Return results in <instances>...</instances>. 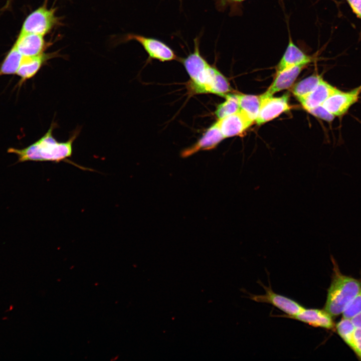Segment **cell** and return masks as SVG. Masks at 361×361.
<instances>
[{
    "mask_svg": "<svg viewBox=\"0 0 361 361\" xmlns=\"http://www.w3.org/2000/svg\"><path fill=\"white\" fill-rule=\"evenodd\" d=\"M194 44L193 52L183 61L190 78V92L193 94L211 93L225 97L232 90L227 79L202 57L198 38L194 40Z\"/></svg>",
    "mask_w": 361,
    "mask_h": 361,
    "instance_id": "1",
    "label": "cell"
},
{
    "mask_svg": "<svg viewBox=\"0 0 361 361\" xmlns=\"http://www.w3.org/2000/svg\"><path fill=\"white\" fill-rule=\"evenodd\" d=\"M54 124L51 125L47 132L39 140L27 147L18 149L13 147L8 149L9 153L18 156V162L28 161L67 162L83 170H90L70 161L73 153V142L77 136V132L66 141L59 142L53 135Z\"/></svg>",
    "mask_w": 361,
    "mask_h": 361,
    "instance_id": "2",
    "label": "cell"
},
{
    "mask_svg": "<svg viewBox=\"0 0 361 361\" xmlns=\"http://www.w3.org/2000/svg\"><path fill=\"white\" fill-rule=\"evenodd\" d=\"M360 288L361 284L358 280L342 274L334 263L324 309L332 317L342 314Z\"/></svg>",
    "mask_w": 361,
    "mask_h": 361,
    "instance_id": "3",
    "label": "cell"
},
{
    "mask_svg": "<svg viewBox=\"0 0 361 361\" xmlns=\"http://www.w3.org/2000/svg\"><path fill=\"white\" fill-rule=\"evenodd\" d=\"M55 10L43 5L33 11L26 18L20 34L33 33L44 36L49 33L58 22Z\"/></svg>",
    "mask_w": 361,
    "mask_h": 361,
    "instance_id": "4",
    "label": "cell"
},
{
    "mask_svg": "<svg viewBox=\"0 0 361 361\" xmlns=\"http://www.w3.org/2000/svg\"><path fill=\"white\" fill-rule=\"evenodd\" d=\"M261 285L266 293L264 295H251L249 296L250 299L257 302L271 304L287 314L281 316L288 318L296 315L303 309L304 307L295 301L275 293L271 287H266L262 284Z\"/></svg>",
    "mask_w": 361,
    "mask_h": 361,
    "instance_id": "5",
    "label": "cell"
},
{
    "mask_svg": "<svg viewBox=\"0 0 361 361\" xmlns=\"http://www.w3.org/2000/svg\"><path fill=\"white\" fill-rule=\"evenodd\" d=\"M361 94V85L347 92L339 90L330 95L321 105L335 116L345 114L355 103Z\"/></svg>",
    "mask_w": 361,
    "mask_h": 361,
    "instance_id": "6",
    "label": "cell"
},
{
    "mask_svg": "<svg viewBox=\"0 0 361 361\" xmlns=\"http://www.w3.org/2000/svg\"><path fill=\"white\" fill-rule=\"evenodd\" d=\"M262 101L260 111L255 122L261 125L278 117L282 113L289 110V96L284 94L281 97L272 96L265 97L261 95Z\"/></svg>",
    "mask_w": 361,
    "mask_h": 361,
    "instance_id": "7",
    "label": "cell"
},
{
    "mask_svg": "<svg viewBox=\"0 0 361 361\" xmlns=\"http://www.w3.org/2000/svg\"><path fill=\"white\" fill-rule=\"evenodd\" d=\"M128 40L138 42L143 47L149 58L161 62L170 61L177 59L174 52L162 41L141 35L131 34Z\"/></svg>",
    "mask_w": 361,
    "mask_h": 361,
    "instance_id": "8",
    "label": "cell"
},
{
    "mask_svg": "<svg viewBox=\"0 0 361 361\" xmlns=\"http://www.w3.org/2000/svg\"><path fill=\"white\" fill-rule=\"evenodd\" d=\"M253 122L240 109L235 113L219 119L217 123L226 138L241 134Z\"/></svg>",
    "mask_w": 361,
    "mask_h": 361,
    "instance_id": "9",
    "label": "cell"
},
{
    "mask_svg": "<svg viewBox=\"0 0 361 361\" xmlns=\"http://www.w3.org/2000/svg\"><path fill=\"white\" fill-rule=\"evenodd\" d=\"M224 138L216 122L207 129L203 136L195 144L184 149L181 152V156L186 158L199 151L213 149L216 148Z\"/></svg>",
    "mask_w": 361,
    "mask_h": 361,
    "instance_id": "10",
    "label": "cell"
},
{
    "mask_svg": "<svg viewBox=\"0 0 361 361\" xmlns=\"http://www.w3.org/2000/svg\"><path fill=\"white\" fill-rule=\"evenodd\" d=\"M14 45L23 56L32 57L42 54L46 44L43 35L26 33L19 34Z\"/></svg>",
    "mask_w": 361,
    "mask_h": 361,
    "instance_id": "11",
    "label": "cell"
},
{
    "mask_svg": "<svg viewBox=\"0 0 361 361\" xmlns=\"http://www.w3.org/2000/svg\"><path fill=\"white\" fill-rule=\"evenodd\" d=\"M289 318L327 329H333L335 327L332 316L324 309L304 308L297 314Z\"/></svg>",
    "mask_w": 361,
    "mask_h": 361,
    "instance_id": "12",
    "label": "cell"
},
{
    "mask_svg": "<svg viewBox=\"0 0 361 361\" xmlns=\"http://www.w3.org/2000/svg\"><path fill=\"white\" fill-rule=\"evenodd\" d=\"M304 67V65L294 66L276 72L273 83L262 95L265 97L271 96L276 92L291 87Z\"/></svg>",
    "mask_w": 361,
    "mask_h": 361,
    "instance_id": "13",
    "label": "cell"
},
{
    "mask_svg": "<svg viewBox=\"0 0 361 361\" xmlns=\"http://www.w3.org/2000/svg\"><path fill=\"white\" fill-rule=\"evenodd\" d=\"M312 60L311 57L303 52L289 37L286 49L276 67V72L294 66H305Z\"/></svg>",
    "mask_w": 361,
    "mask_h": 361,
    "instance_id": "14",
    "label": "cell"
},
{
    "mask_svg": "<svg viewBox=\"0 0 361 361\" xmlns=\"http://www.w3.org/2000/svg\"><path fill=\"white\" fill-rule=\"evenodd\" d=\"M53 54L43 53L35 56L24 57L16 73L20 78L19 85L20 86L26 80L33 78L40 70L42 66L49 59L53 58Z\"/></svg>",
    "mask_w": 361,
    "mask_h": 361,
    "instance_id": "15",
    "label": "cell"
},
{
    "mask_svg": "<svg viewBox=\"0 0 361 361\" xmlns=\"http://www.w3.org/2000/svg\"><path fill=\"white\" fill-rule=\"evenodd\" d=\"M339 90L322 78L314 90L299 101L304 108L308 111L321 105L330 95Z\"/></svg>",
    "mask_w": 361,
    "mask_h": 361,
    "instance_id": "16",
    "label": "cell"
},
{
    "mask_svg": "<svg viewBox=\"0 0 361 361\" xmlns=\"http://www.w3.org/2000/svg\"><path fill=\"white\" fill-rule=\"evenodd\" d=\"M240 109L246 113L253 121H255L261 107V96L238 94Z\"/></svg>",
    "mask_w": 361,
    "mask_h": 361,
    "instance_id": "17",
    "label": "cell"
},
{
    "mask_svg": "<svg viewBox=\"0 0 361 361\" xmlns=\"http://www.w3.org/2000/svg\"><path fill=\"white\" fill-rule=\"evenodd\" d=\"M23 56L14 44L0 66V76L14 75L20 66Z\"/></svg>",
    "mask_w": 361,
    "mask_h": 361,
    "instance_id": "18",
    "label": "cell"
},
{
    "mask_svg": "<svg viewBox=\"0 0 361 361\" xmlns=\"http://www.w3.org/2000/svg\"><path fill=\"white\" fill-rule=\"evenodd\" d=\"M321 79L318 75H313L302 80L293 86V94L300 100L314 90Z\"/></svg>",
    "mask_w": 361,
    "mask_h": 361,
    "instance_id": "19",
    "label": "cell"
},
{
    "mask_svg": "<svg viewBox=\"0 0 361 361\" xmlns=\"http://www.w3.org/2000/svg\"><path fill=\"white\" fill-rule=\"evenodd\" d=\"M225 101L219 104L215 114L218 119L235 113L240 110L238 95L229 93L225 97Z\"/></svg>",
    "mask_w": 361,
    "mask_h": 361,
    "instance_id": "20",
    "label": "cell"
},
{
    "mask_svg": "<svg viewBox=\"0 0 361 361\" xmlns=\"http://www.w3.org/2000/svg\"><path fill=\"white\" fill-rule=\"evenodd\" d=\"M335 326L338 334L353 351V335L355 327L350 319L343 317Z\"/></svg>",
    "mask_w": 361,
    "mask_h": 361,
    "instance_id": "21",
    "label": "cell"
},
{
    "mask_svg": "<svg viewBox=\"0 0 361 361\" xmlns=\"http://www.w3.org/2000/svg\"><path fill=\"white\" fill-rule=\"evenodd\" d=\"M360 311H361V288L343 312V317L350 319Z\"/></svg>",
    "mask_w": 361,
    "mask_h": 361,
    "instance_id": "22",
    "label": "cell"
},
{
    "mask_svg": "<svg viewBox=\"0 0 361 361\" xmlns=\"http://www.w3.org/2000/svg\"><path fill=\"white\" fill-rule=\"evenodd\" d=\"M313 116L327 122L332 121L335 116L322 105H319L307 111Z\"/></svg>",
    "mask_w": 361,
    "mask_h": 361,
    "instance_id": "23",
    "label": "cell"
},
{
    "mask_svg": "<svg viewBox=\"0 0 361 361\" xmlns=\"http://www.w3.org/2000/svg\"><path fill=\"white\" fill-rule=\"evenodd\" d=\"M354 352L361 360V329L355 328L353 335Z\"/></svg>",
    "mask_w": 361,
    "mask_h": 361,
    "instance_id": "24",
    "label": "cell"
},
{
    "mask_svg": "<svg viewBox=\"0 0 361 361\" xmlns=\"http://www.w3.org/2000/svg\"><path fill=\"white\" fill-rule=\"evenodd\" d=\"M353 12L361 19V0H346Z\"/></svg>",
    "mask_w": 361,
    "mask_h": 361,
    "instance_id": "25",
    "label": "cell"
},
{
    "mask_svg": "<svg viewBox=\"0 0 361 361\" xmlns=\"http://www.w3.org/2000/svg\"><path fill=\"white\" fill-rule=\"evenodd\" d=\"M355 328L361 329V311L350 318Z\"/></svg>",
    "mask_w": 361,
    "mask_h": 361,
    "instance_id": "26",
    "label": "cell"
},
{
    "mask_svg": "<svg viewBox=\"0 0 361 361\" xmlns=\"http://www.w3.org/2000/svg\"><path fill=\"white\" fill-rule=\"evenodd\" d=\"M244 1L245 0H217V2L220 4V6H225V5L228 4H230L232 3H239Z\"/></svg>",
    "mask_w": 361,
    "mask_h": 361,
    "instance_id": "27",
    "label": "cell"
},
{
    "mask_svg": "<svg viewBox=\"0 0 361 361\" xmlns=\"http://www.w3.org/2000/svg\"><path fill=\"white\" fill-rule=\"evenodd\" d=\"M11 2L12 0H7L6 3L4 7L3 8L2 10H5L8 9L11 4Z\"/></svg>",
    "mask_w": 361,
    "mask_h": 361,
    "instance_id": "28",
    "label": "cell"
}]
</instances>
